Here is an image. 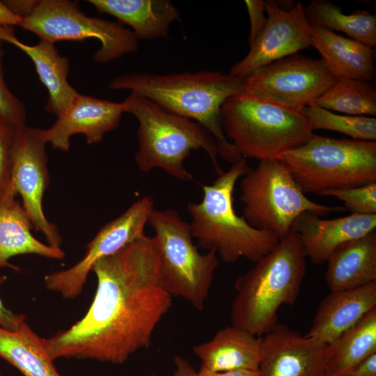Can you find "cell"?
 Returning a JSON list of instances; mask_svg holds the SVG:
<instances>
[{
	"label": "cell",
	"instance_id": "obj_1",
	"mask_svg": "<svg viewBox=\"0 0 376 376\" xmlns=\"http://www.w3.org/2000/svg\"><path fill=\"white\" fill-rule=\"evenodd\" d=\"M93 300L84 317L46 339L56 359H91L123 364L148 348L153 333L172 305L159 277L155 236L143 235L94 263Z\"/></svg>",
	"mask_w": 376,
	"mask_h": 376
},
{
	"label": "cell",
	"instance_id": "obj_2",
	"mask_svg": "<svg viewBox=\"0 0 376 376\" xmlns=\"http://www.w3.org/2000/svg\"><path fill=\"white\" fill-rule=\"evenodd\" d=\"M244 79L216 71L169 75L133 72L113 79L109 87L129 90L178 116L195 120L215 139L219 156L231 164L242 157L226 138L220 109L230 96L244 91Z\"/></svg>",
	"mask_w": 376,
	"mask_h": 376
},
{
	"label": "cell",
	"instance_id": "obj_3",
	"mask_svg": "<svg viewBox=\"0 0 376 376\" xmlns=\"http://www.w3.org/2000/svg\"><path fill=\"white\" fill-rule=\"evenodd\" d=\"M306 273V255L291 230L234 283L232 325L261 336L277 323L283 305H293Z\"/></svg>",
	"mask_w": 376,
	"mask_h": 376
},
{
	"label": "cell",
	"instance_id": "obj_4",
	"mask_svg": "<svg viewBox=\"0 0 376 376\" xmlns=\"http://www.w3.org/2000/svg\"><path fill=\"white\" fill-rule=\"evenodd\" d=\"M251 168L246 158L242 157L218 175L212 184L202 186L201 202L187 205L192 237L199 246L215 251L225 263H233L241 258L256 263L280 240L269 231L252 227L235 212V184Z\"/></svg>",
	"mask_w": 376,
	"mask_h": 376
},
{
	"label": "cell",
	"instance_id": "obj_5",
	"mask_svg": "<svg viewBox=\"0 0 376 376\" xmlns=\"http://www.w3.org/2000/svg\"><path fill=\"white\" fill-rule=\"evenodd\" d=\"M124 101L127 112L139 122V147L134 159L142 172L159 168L179 180H193L184 161L191 150L200 148L209 155L217 175L223 172L217 160V143L205 127L134 92Z\"/></svg>",
	"mask_w": 376,
	"mask_h": 376
},
{
	"label": "cell",
	"instance_id": "obj_6",
	"mask_svg": "<svg viewBox=\"0 0 376 376\" xmlns=\"http://www.w3.org/2000/svg\"><path fill=\"white\" fill-rule=\"evenodd\" d=\"M226 138L243 157L280 159L314 133L304 111L283 107L244 91L228 97L220 109Z\"/></svg>",
	"mask_w": 376,
	"mask_h": 376
},
{
	"label": "cell",
	"instance_id": "obj_7",
	"mask_svg": "<svg viewBox=\"0 0 376 376\" xmlns=\"http://www.w3.org/2000/svg\"><path fill=\"white\" fill-rule=\"evenodd\" d=\"M279 159L305 194L376 182V141L313 134Z\"/></svg>",
	"mask_w": 376,
	"mask_h": 376
},
{
	"label": "cell",
	"instance_id": "obj_8",
	"mask_svg": "<svg viewBox=\"0 0 376 376\" xmlns=\"http://www.w3.org/2000/svg\"><path fill=\"white\" fill-rule=\"evenodd\" d=\"M240 187L242 217L246 222L279 239L291 230L295 220L305 212L322 217L345 210L308 198L279 159L259 161L241 178Z\"/></svg>",
	"mask_w": 376,
	"mask_h": 376
},
{
	"label": "cell",
	"instance_id": "obj_9",
	"mask_svg": "<svg viewBox=\"0 0 376 376\" xmlns=\"http://www.w3.org/2000/svg\"><path fill=\"white\" fill-rule=\"evenodd\" d=\"M148 223L153 228L159 257V277L172 296L203 309L219 265L218 255L201 253L193 242L189 223L173 209L152 210Z\"/></svg>",
	"mask_w": 376,
	"mask_h": 376
},
{
	"label": "cell",
	"instance_id": "obj_10",
	"mask_svg": "<svg viewBox=\"0 0 376 376\" xmlns=\"http://www.w3.org/2000/svg\"><path fill=\"white\" fill-rule=\"evenodd\" d=\"M19 26L54 44L61 40L95 38L100 47L93 59L105 63L138 49V39L132 31L102 18L89 17L77 4L69 0H41Z\"/></svg>",
	"mask_w": 376,
	"mask_h": 376
},
{
	"label": "cell",
	"instance_id": "obj_11",
	"mask_svg": "<svg viewBox=\"0 0 376 376\" xmlns=\"http://www.w3.org/2000/svg\"><path fill=\"white\" fill-rule=\"evenodd\" d=\"M336 79L322 58L295 54L253 72L244 79V91L270 103L302 111Z\"/></svg>",
	"mask_w": 376,
	"mask_h": 376
},
{
	"label": "cell",
	"instance_id": "obj_12",
	"mask_svg": "<svg viewBox=\"0 0 376 376\" xmlns=\"http://www.w3.org/2000/svg\"><path fill=\"white\" fill-rule=\"evenodd\" d=\"M153 203L150 196H143L116 219L103 226L87 244L84 256L77 263L45 276L46 288L59 293L65 299L78 297L95 262L116 253L145 235Z\"/></svg>",
	"mask_w": 376,
	"mask_h": 376
},
{
	"label": "cell",
	"instance_id": "obj_13",
	"mask_svg": "<svg viewBox=\"0 0 376 376\" xmlns=\"http://www.w3.org/2000/svg\"><path fill=\"white\" fill-rule=\"evenodd\" d=\"M42 129L19 126L17 130L10 184V196L19 194L22 207L33 228L41 233L49 245L61 248V236L56 226L47 219L42 207L49 175L46 143Z\"/></svg>",
	"mask_w": 376,
	"mask_h": 376
},
{
	"label": "cell",
	"instance_id": "obj_14",
	"mask_svg": "<svg viewBox=\"0 0 376 376\" xmlns=\"http://www.w3.org/2000/svg\"><path fill=\"white\" fill-rule=\"evenodd\" d=\"M267 23L247 55L235 64L229 74L245 79L257 69L311 46V28L301 2L290 10L276 1H265Z\"/></svg>",
	"mask_w": 376,
	"mask_h": 376
},
{
	"label": "cell",
	"instance_id": "obj_15",
	"mask_svg": "<svg viewBox=\"0 0 376 376\" xmlns=\"http://www.w3.org/2000/svg\"><path fill=\"white\" fill-rule=\"evenodd\" d=\"M263 336L261 376H328L329 345L279 322Z\"/></svg>",
	"mask_w": 376,
	"mask_h": 376
},
{
	"label": "cell",
	"instance_id": "obj_16",
	"mask_svg": "<svg viewBox=\"0 0 376 376\" xmlns=\"http://www.w3.org/2000/svg\"><path fill=\"white\" fill-rule=\"evenodd\" d=\"M127 108L125 101L114 102L78 93L50 127L42 129V138L54 149L65 152L75 134H83L88 144L98 143L119 125Z\"/></svg>",
	"mask_w": 376,
	"mask_h": 376
},
{
	"label": "cell",
	"instance_id": "obj_17",
	"mask_svg": "<svg viewBox=\"0 0 376 376\" xmlns=\"http://www.w3.org/2000/svg\"><path fill=\"white\" fill-rule=\"evenodd\" d=\"M304 246L306 257L320 265L340 246L362 237L376 230V214H351L323 219L308 212L301 214L292 228Z\"/></svg>",
	"mask_w": 376,
	"mask_h": 376
},
{
	"label": "cell",
	"instance_id": "obj_18",
	"mask_svg": "<svg viewBox=\"0 0 376 376\" xmlns=\"http://www.w3.org/2000/svg\"><path fill=\"white\" fill-rule=\"evenodd\" d=\"M374 308H376V282L353 289L330 292L320 303L306 336L329 345Z\"/></svg>",
	"mask_w": 376,
	"mask_h": 376
},
{
	"label": "cell",
	"instance_id": "obj_19",
	"mask_svg": "<svg viewBox=\"0 0 376 376\" xmlns=\"http://www.w3.org/2000/svg\"><path fill=\"white\" fill-rule=\"evenodd\" d=\"M0 40L17 47L31 58L48 92L45 109L59 116L79 93L68 81L69 58L61 56L52 42L40 40L35 45L23 43L17 38L13 26H0Z\"/></svg>",
	"mask_w": 376,
	"mask_h": 376
},
{
	"label": "cell",
	"instance_id": "obj_20",
	"mask_svg": "<svg viewBox=\"0 0 376 376\" xmlns=\"http://www.w3.org/2000/svg\"><path fill=\"white\" fill-rule=\"evenodd\" d=\"M201 367L212 372L258 370L262 337L233 325L219 330L211 340L193 347Z\"/></svg>",
	"mask_w": 376,
	"mask_h": 376
},
{
	"label": "cell",
	"instance_id": "obj_21",
	"mask_svg": "<svg viewBox=\"0 0 376 376\" xmlns=\"http://www.w3.org/2000/svg\"><path fill=\"white\" fill-rule=\"evenodd\" d=\"M326 262L325 281L330 292L376 282V230L340 246Z\"/></svg>",
	"mask_w": 376,
	"mask_h": 376
},
{
	"label": "cell",
	"instance_id": "obj_22",
	"mask_svg": "<svg viewBox=\"0 0 376 376\" xmlns=\"http://www.w3.org/2000/svg\"><path fill=\"white\" fill-rule=\"evenodd\" d=\"M100 13L109 14L129 25L139 40L168 36L171 24L180 17L178 9L169 0H89Z\"/></svg>",
	"mask_w": 376,
	"mask_h": 376
},
{
	"label": "cell",
	"instance_id": "obj_23",
	"mask_svg": "<svg viewBox=\"0 0 376 376\" xmlns=\"http://www.w3.org/2000/svg\"><path fill=\"white\" fill-rule=\"evenodd\" d=\"M311 28V46L337 78L373 81L375 76L373 48L322 27Z\"/></svg>",
	"mask_w": 376,
	"mask_h": 376
},
{
	"label": "cell",
	"instance_id": "obj_24",
	"mask_svg": "<svg viewBox=\"0 0 376 376\" xmlns=\"http://www.w3.org/2000/svg\"><path fill=\"white\" fill-rule=\"evenodd\" d=\"M33 226L22 205L15 199L0 200V267H18L9 260L18 255L35 254L51 259L65 257L61 248L44 244L31 233Z\"/></svg>",
	"mask_w": 376,
	"mask_h": 376
},
{
	"label": "cell",
	"instance_id": "obj_25",
	"mask_svg": "<svg viewBox=\"0 0 376 376\" xmlns=\"http://www.w3.org/2000/svg\"><path fill=\"white\" fill-rule=\"evenodd\" d=\"M0 358L24 376H61L40 338L23 321L15 330L0 327Z\"/></svg>",
	"mask_w": 376,
	"mask_h": 376
},
{
	"label": "cell",
	"instance_id": "obj_26",
	"mask_svg": "<svg viewBox=\"0 0 376 376\" xmlns=\"http://www.w3.org/2000/svg\"><path fill=\"white\" fill-rule=\"evenodd\" d=\"M329 345L328 376H337L376 354V308Z\"/></svg>",
	"mask_w": 376,
	"mask_h": 376
},
{
	"label": "cell",
	"instance_id": "obj_27",
	"mask_svg": "<svg viewBox=\"0 0 376 376\" xmlns=\"http://www.w3.org/2000/svg\"><path fill=\"white\" fill-rule=\"evenodd\" d=\"M311 26L339 31L370 48L376 46V15L367 10L345 14L328 0H314L304 7Z\"/></svg>",
	"mask_w": 376,
	"mask_h": 376
},
{
	"label": "cell",
	"instance_id": "obj_28",
	"mask_svg": "<svg viewBox=\"0 0 376 376\" xmlns=\"http://www.w3.org/2000/svg\"><path fill=\"white\" fill-rule=\"evenodd\" d=\"M314 104L346 115L375 116L376 88L373 81L337 78Z\"/></svg>",
	"mask_w": 376,
	"mask_h": 376
},
{
	"label": "cell",
	"instance_id": "obj_29",
	"mask_svg": "<svg viewBox=\"0 0 376 376\" xmlns=\"http://www.w3.org/2000/svg\"><path fill=\"white\" fill-rule=\"evenodd\" d=\"M303 111L313 130H327L344 134L352 139L376 140V118L364 116L337 114L315 104Z\"/></svg>",
	"mask_w": 376,
	"mask_h": 376
},
{
	"label": "cell",
	"instance_id": "obj_30",
	"mask_svg": "<svg viewBox=\"0 0 376 376\" xmlns=\"http://www.w3.org/2000/svg\"><path fill=\"white\" fill-rule=\"evenodd\" d=\"M320 195L340 200L351 214H376V182L358 187L327 189Z\"/></svg>",
	"mask_w": 376,
	"mask_h": 376
},
{
	"label": "cell",
	"instance_id": "obj_31",
	"mask_svg": "<svg viewBox=\"0 0 376 376\" xmlns=\"http://www.w3.org/2000/svg\"><path fill=\"white\" fill-rule=\"evenodd\" d=\"M19 127L0 118V200L15 199L10 196V184Z\"/></svg>",
	"mask_w": 376,
	"mask_h": 376
},
{
	"label": "cell",
	"instance_id": "obj_32",
	"mask_svg": "<svg viewBox=\"0 0 376 376\" xmlns=\"http://www.w3.org/2000/svg\"><path fill=\"white\" fill-rule=\"evenodd\" d=\"M3 42L0 40V118L16 125H25L26 110L23 103L10 91L6 84L3 60Z\"/></svg>",
	"mask_w": 376,
	"mask_h": 376
},
{
	"label": "cell",
	"instance_id": "obj_33",
	"mask_svg": "<svg viewBox=\"0 0 376 376\" xmlns=\"http://www.w3.org/2000/svg\"><path fill=\"white\" fill-rule=\"evenodd\" d=\"M250 18L251 29L249 38L251 45L265 27L267 19L265 17V1L263 0H246L244 1Z\"/></svg>",
	"mask_w": 376,
	"mask_h": 376
},
{
	"label": "cell",
	"instance_id": "obj_34",
	"mask_svg": "<svg viewBox=\"0 0 376 376\" xmlns=\"http://www.w3.org/2000/svg\"><path fill=\"white\" fill-rule=\"evenodd\" d=\"M5 280L6 277L0 275V285ZM24 320H26V316L24 315L15 313L8 309L0 298V327L10 330H15Z\"/></svg>",
	"mask_w": 376,
	"mask_h": 376
},
{
	"label": "cell",
	"instance_id": "obj_35",
	"mask_svg": "<svg viewBox=\"0 0 376 376\" xmlns=\"http://www.w3.org/2000/svg\"><path fill=\"white\" fill-rule=\"evenodd\" d=\"M337 376H376V354Z\"/></svg>",
	"mask_w": 376,
	"mask_h": 376
},
{
	"label": "cell",
	"instance_id": "obj_36",
	"mask_svg": "<svg viewBox=\"0 0 376 376\" xmlns=\"http://www.w3.org/2000/svg\"><path fill=\"white\" fill-rule=\"evenodd\" d=\"M2 1L13 14L21 19L30 15L38 3V1L36 0H8Z\"/></svg>",
	"mask_w": 376,
	"mask_h": 376
},
{
	"label": "cell",
	"instance_id": "obj_37",
	"mask_svg": "<svg viewBox=\"0 0 376 376\" xmlns=\"http://www.w3.org/2000/svg\"><path fill=\"white\" fill-rule=\"evenodd\" d=\"M199 376H261L259 370H234L224 372H212L203 367L198 372Z\"/></svg>",
	"mask_w": 376,
	"mask_h": 376
},
{
	"label": "cell",
	"instance_id": "obj_38",
	"mask_svg": "<svg viewBox=\"0 0 376 376\" xmlns=\"http://www.w3.org/2000/svg\"><path fill=\"white\" fill-rule=\"evenodd\" d=\"M174 365L173 376H199L189 361L182 356L175 357Z\"/></svg>",
	"mask_w": 376,
	"mask_h": 376
},
{
	"label": "cell",
	"instance_id": "obj_39",
	"mask_svg": "<svg viewBox=\"0 0 376 376\" xmlns=\"http://www.w3.org/2000/svg\"><path fill=\"white\" fill-rule=\"evenodd\" d=\"M20 21L21 18L13 14L3 1H0V26H19Z\"/></svg>",
	"mask_w": 376,
	"mask_h": 376
},
{
	"label": "cell",
	"instance_id": "obj_40",
	"mask_svg": "<svg viewBox=\"0 0 376 376\" xmlns=\"http://www.w3.org/2000/svg\"><path fill=\"white\" fill-rule=\"evenodd\" d=\"M0 376H2L1 372L0 371Z\"/></svg>",
	"mask_w": 376,
	"mask_h": 376
}]
</instances>
